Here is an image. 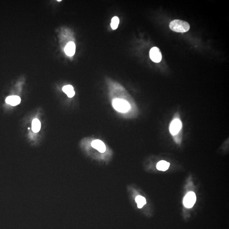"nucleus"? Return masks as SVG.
Returning a JSON list of instances; mask_svg holds the SVG:
<instances>
[{
    "mask_svg": "<svg viewBox=\"0 0 229 229\" xmlns=\"http://www.w3.org/2000/svg\"><path fill=\"white\" fill-rule=\"evenodd\" d=\"M113 108L118 112L125 113L130 109L131 106L127 101L120 99H115L112 101Z\"/></svg>",
    "mask_w": 229,
    "mask_h": 229,
    "instance_id": "2",
    "label": "nucleus"
},
{
    "mask_svg": "<svg viewBox=\"0 0 229 229\" xmlns=\"http://www.w3.org/2000/svg\"><path fill=\"white\" fill-rule=\"evenodd\" d=\"M41 128V123L37 118L34 119L32 122V130L33 132L37 133L40 131Z\"/></svg>",
    "mask_w": 229,
    "mask_h": 229,
    "instance_id": "11",
    "label": "nucleus"
},
{
    "mask_svg": "<svg viewBox=\"0 0 229 229\" xmlns=\"http://www.w3.org/2000/svg\"><path fill=\"white\" fill-rule=\"evenodd\" d=\"M91 146L93 148L97 150L98 151L101 153L105 152L106 149L105 144L100 140L97 139L93 141Z\"/></svg>",
    "mask_w": 229,
    "mask_h": 229,
    "instance_id": "6",
    "label": "nucleus"
},
{
    "mask_svg": "<svg viewBox=\"0 0 229 229\" xmlns=\"http://www.w3.org/2000/svg\"><path fill=\"white\" fill-rule=\"evenodd\" d=\"M64 51L68 56H73L75 54L76 51V45L73 42H69L65 46Z\"/></svg>",
    "mask_w": 229,
    "mask_h": 229,
    "instance_id": "7",
    "label": "nucleus"
},
{
    "mask_svg": "<svg viewBox=\"0 0 229 229\" xmlns=\"http://www.w3.org/2000/svg\"><path fill=\"white\" fill-rule=\"evenodd\" d=\"M119 23V19L118 17L115 16L112 19L111 27L113 30L117 29Z\"/></svg>",
    "mask_w": 229,
    "mask_h": 229,
    "instance_id": "13",
    "label": "nucleus"
},
{
    "mask_svg": "<svg viewBox=\"0 0 229 229\" xmlns=\"http://www.w3.org/2000/svg\"><path fill=\"white\" fill-rule=\"evenodd\" d=\"M182 128L181 121L179 118H175L172 120L169 126V131L173 136H177Z\"/></svg>",
    "mask_w": 229,
    "mask_h": 229,
    "instance_id": "3",
    "label": "nucleus"
},
{
    "mask_svg": "<svg viewBox=\"0 0 229 229\" xmlns=\"http://www.w3.org/2000/svg\"><path fill=\"white\" fill-rule=\"evenodd\" d=\"M169 27L174 32L184 33L189 30L190 26L189 24L186 21L180 20H175L170 22Z\"/></svg>",
    "mask_w": 229,
    "mask_h": 229,
    "instance_id": "1",
    "label": "nucleus"
},
{
    "mask_svg": "<svg viewBox=\"0 0 229 229\" xmlns=\"http://www.w3.org/2000/svg\"><path fill=\"white\" fill-rule=\"evenodd\" d=\"M170 166V163L167 161L161 160L157 163V168L159 171H165L168 170Z\"/></svg>",
    "mask_w": 229,
    "mask_h": 229,
    "instance_id": "10",
    "label": "nucleus"
},
{
    "mask_svg": "<svg viewBox=\"0 0 229 229\" xmlns=\"http://www.w3.org/2000/svg\"><path fill=\"white\" fill-rule=\"evenodd\" d=\"M196 196L193 192H190L186 195L183 199L184 205L187 208H191L196 201Z\"/></svg>",
    "mask_w": 229,
    "mask_h": 229,
    "instance_id": "4",
    "label": "nucleus"
},
{
    "mask_svg": "<svg viewBox=\"0 0 229 229\" xmlns=\"http://www.w3.org/2000/svg\"><path fill=\"white\" fill-rule=\"evenodd\" d=\"M20 102H21V99L19 96H9L7 97L6 99V102L7 104H10L12 106H15L18 105Z\"/></svg>",
    "mask_w": 229,
    "mask_h": 229,
    "instance_id": "8",
    "label": "nucleus"
},
{
    "mask_svg": "<svg viewBox=\"0 0 229 229\" xmlns=\"http://www.w3.org/2000/svg\"><path fill=\"white\" fill-rule=\"evenodd\" d=\"M136 201L138 204V208H141L146 203V199L141 196H138L136 197Z\"/></svg>",
    "mask_w": 229,
    "mask_h": 229,
    "instance_id": "12",
    "label": "nucleus"
},
{
    "mask_svg": "<svg viewBox=\"0 0 229 229\" xmlns=\"http://www.w3.org/2000/svg\"><path fill=\"white\" fill-rule=\"evenodd\" d=\"M62 91L66 93L69 98H72L75 94L73 86L71 85H67L64 86L62 88Z\"/></svg>",
    "mask_w": 229,
    "mask_h": 229,
    "instance_id": "9",
    "label": "nucleus"
},
{
    "mask_svg": "<svg viewBox=\"0 0 229 229\" xmlns=\"http://www.w3.org/2000/svg\"><path fill=\"white\" fill-rule=\"evenodd\" d=\"M61 1V0H59V1Z\"/></svg>",
    "mask_w": 229,
    "mask_h": 229,
    "instance_id": "14",
    "label": "nucleus"
},
{
    "mask_svg": "<svg viewBox=\"0 0 229 229\" xmlns=\"http://www.w3.org/2000/svg\"><path fill=\"white\" fill-rule=\"evenodd\" d=\"M149 56L151 60L154 62L159 63L162 59V54L159 48L154 47L151 49L149 52Z\"/></svg>",
    "mask_w": 229,
    "mask_h": 229,
    "instance_id": "5",
    "label": "nucleus"
}]
</instances>
